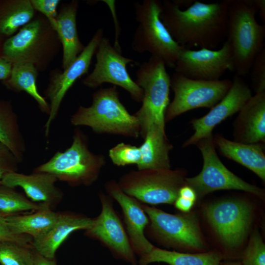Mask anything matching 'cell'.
Wrapping results in <instances>:
<instances>
[{
    "mask_svg": "<svg viewBox=\"0 0 265 265\" xmlns=\"http://www.w3.org/2000/svg\"><path fill=\"white\" fill-rule=\"evenodd\" d=\"M229 4V0L208 3L194 0L182 10L172 0H164L160 18L180 46L213 50L226 37Z\"/></svg>",
    "mask_w": 265,
    "mask_h": 265,
    "instance_id": "cell-1",
    "label": "cell"
},
{
    "mask_svg": "<svg viewBox=\"0 0 265 265\" xmlns=\"http://www.w3.org/2000/svg\"><path fill=\"white\" fill-rule=\"evenodd\" d=\"M257 12L253 0H229L226 40L232 52L233 72L240 77L249 73L265 48V26L258 23Z\"/></svg>",
    "mask_w": 265,
    "mask_h": 265,
    "instance_id": "cell-2",
    "label": "cell"
},
{
    "mask_svg": "<svg viewBox=\"0 0 265 265\" xmlns=\"http://www.w3.org/2000/svg\"><path fill=\"white\" fill-rule=\"evenodd\" d=\"M74 126H87L97 134H110L137 138L140 127L136 118L131 114L119 99L116 86L101 88L92 95L88 107L80 106L71 116Z\"/></svg>",
    "mask_w": 265,
    "mask_h": 265,
    "instance_id": "cell-3",
    "label": "cell"
},
{
    "mask_svg": "<svg viewBox=\"0 0 265 265\" xmlns=\"http://www.w3.org/2000/svg\"><path fill=\"white\" fill-rule=\"evenodd\" d=\"M106 162L103 154L90 150L88 136L77 128L74 130L71 146L64 151H57L33 172L51 174L58 181L72 186H90L98 179Z\"/></svg>",
    "mask_w": 265,
    "mask_h": 265,
    "instance_id": "cell-4",
    "label": "cell"
},
{
    "mask_svg": "<svg viewBox=\"0 0 265 265\" xmlns=\"http://www.w3.org/2000/svg\"><path fill=\"white\" fill-rule=\"evenodd\" d=\"M60 44L57 32L41 15L5 40L0 54L12 64L30 63L43 71L58 53Z\"/></svg>",
    "mask_w": 265,
    "mask_h": 265,
    "instance_id": "cell-5",
    "label": "cell"
},
{
    "mask_svg": "<svg viewBox=\"0 0 265 265\" xmlns=\"http://www.w3.org/2000/svg\"><path fill=\"white\" fill-rule=\"evenodd\" d=\"M136 83L143 90L142 105L133 115L144 138L149 129L155 126L165 129V114L169 104L170 77L163 60L151 55L136 72Z\"/></svg>",
    "mask_w": 265,
    "mask_h": 265,
    "instance_id": "cell-6",
    "label": "cell"
},
{
    "mask_svg": "<svg viewBox=\"0 0 265 265\" xmlns=\"http://www.w3.org/2000/svg\"><path fill=\"white\" fill-rule=\"evenodd\" d=\"M134 7L138 24L132 40L133 50L139 53L148 52L174 69L184 47L174 40L160 19L162 2L144 0L142 3H135Z\"/></svg>",
    "mask_w": 265,
    "mask_h": 265,
    "instance_id": "cell-7",
    "label": "cell"
},
{
    "mask_svg": "<svg viewBox=\"0 0 265 265\" xmlns=\"http://www.w3.org/2000/svg\"><path fill=\"white\" fill-rule=\"evenodd\" d=\"M186 178L181 169H137L124 174L117 183L125 193L143 203L172 204Z\"/></svg>",
    "mask_w": 265,
    "mask_h": 265,
    "instance_id": "cell-8",
    "label": "cell"
},
{
    "mask_svg": "<svg viewBox=\"0 0 265 265\" xmlns=\"http://www.w3.org/2000/svg\"><path fill=\"white\" fill-rule=\"evenodd\" d=\"M149 223L150 236L163 245L191 253L208 251L196 216L173 214L142 204Z\"/></svg>",
    "mask_w": 265,
    "mask_h": 265,
    "instance_id": "cell-9",
    "label": "cell"
},
{
    "mask_svg": "<svg viewBox=\"0 0 265 265\" xmlns=\"http://www.w3.org/2000/svg\"><path fill=\"white\" fill-rule=\"evenodd\" d=\"M203 157V165L197 175L186 178V185L195 191L197 197L219 190L244 191L261 197L264 191L250 184L230 171L219 159L213 141V135L200 140L196 144Z\"/></svg>",
    "mask_w": 265,
    "mask_h": 265,
    "instance_id": "cell-10",
    "label": "cell"
},
{
    "mask_svg": "<svg viewBox=\"0 0 265 265\" xmlns=\"http://www.w3.org/2000/svg\"><path fill=\"white\" fill-rule=\"evenodd\" d=\"M232 82L229 79L193 80L175 72L170 77V88L174 96L166 109L165 122L190 110L201 107L211 109L225 96Z\"/></svg>",
    "mask_w": 265,
    "mask_h": 265,
    "instance_id": "cell-11",
    "label": "cell"
},
{
    "mask_svg": "<svg viewBox=\"0 0 265 265\" xmlns=\"http://www.w3.org/2000/svg\"><path fill=\"white\" fill-rule=\"evenodd\" d=\"M205 214L223 242L225 251L223 259L239 257L237 250L241 245L251 222L249 206L238 200H222L209 205Z\"/></svg>",
    "mask_w": 265,
    "mask_h": 265,
    "instance_id": "cell-12",
    "label": "cell"
},
{
    "mask_svg": "<svg viewBox=\"0 0 265 265\" xmlns=\"http://www.w3.org/2000/svg\"><path fill=\"white\" fill-rule=\"evenodd\" d=\"M95 55L96 63L94 68L82 80V84L90 88L95 89L104 83H109L127 91L135 102H141L143 90L132 79L127 70V64L133 60L123 56L121 52L113 46L108 38L104 37L98 47Z\"/></svg>",
    "mask_w": 265,
    "mask_h": 265,
    "instance_id": "cell-13",
    "label": "cell"
},
{
    "mask_svg": "<svg viewBox=\"0 0 265 265\" xmlns=\"http://www.w3.org/2000/svg\"><path fill=\"white\" fill-rule=\"evenodd\" d=\"M173 69L191 79L218 80L227 70L233 72L231 48L227 40L217 50L206 48L193 50L183 47Z\"/></svg>",
    "mask_w": 265,
    "mask_h": 265,
    "instance_id": "cell-14",
    "label": "cell"
},
{
    "mask_svg": "<svg viewBox=\"0 0 265 265\" xmlns=\"http://www.w3.org/2000/svg\"><path fill=\"white\" fill-rule=\"evenodd\" d=\"M103 35V29H98L83 51L67 68L63 72L55 71L52 73L44 93L45 97L50 101V112L44 125L46 137L49 135L52 124L57 116L67 91L79 78L88 73L92 57Z\"/></svg>",
    "mask_w": 265,
    "mask_h": 265,
    "instance_id": "cell-15",
    "label": "cell"
},
{
    "mask_svg": "<svg viewBox=\"0 0 265 265\" xmlns=\"http://www.w3.org/2000/svg\"><path fill=\"white\" fill-rule=\"evenodd\" d=\"M232 81L229 90L220 101L204 116L191 120L194 132L183 143V147L196 145L200 140L212 135L216 126L238 112L252 97L251 89L241 77L235 75Z\"/></svg>",
    "mask_w": 265,
    "mask_h": 265,
    "instance_id": "cell-16",
    "label": "cell"
},
{
    "mask_svg": "<svg viewBox=\"0 0 265 265\" xmlns=\"http://www.w3.org/2000/svg\"><path fill=\"white\" fill-rule=\"evenodd\" d=\"M102 204L100 214L93 218L86 234L95 238L113 253L135 265L134 251L123 224L114 210L111 198L102 192L99 194Z\"/></svg>",
    "mask_w": 265,
    "mask_h": 265,
    "instance_id": "cell-17",
    "label": "cell"
},
{
    "mask_svg": "<svg viewBox=\"0 0 265 265\" xmlns=\"http://www.w3.org/2000/svg\"><path fill=\"white\" fill-rule=\"evenodd\" d=\"M106 193L115 200L123 211L127 235L134 251L141 256L149 253L155 246L145 235L149 223V218L142 204L134 198L125 193L114 180L105 184Z\"/></svg>",
    "mask_w": 265,
    "mask_h": 265,
    "instance_id": "cell-18",
    "label": "cell"
},
{
    "mask_svg": "<svg viewBox=\"0 0 265 265\" xmlns=\"http://www.w3.org/2000/svg\"><path fill=\"white\" fill-rule=\"evenodd\" d=\"M58 180L53 175L44 172L24 174L16 172L4 176L1 185L21 188L31 201L52 207L59 203L63 197L62 191L55 185Z\"/></svg>",
    "mask_w": 265,
    "mask_h": 265,
    "instance_id": "cell-19",
    "label": "cell"
},
{
    "mask_svg": "<svg viewBox=\"0 0 265 265\" xmlns=\"http://www.w3.org/2000/svg\"><path fill=\"white\" fill-rule=\"evenodd\" d=\"M233 124L235 141L265 143V92L256 93L238 112Z\"/></svg>",
    "mask_w": 265,
    "mask_h": 265,
    "instance_id": "cell-20",
    "label": "cell"
},
{
    "mask_svg": "<svg viewBox=\"0 0 265 265\" xmlns=\"http://www.w3.org/2000/svg\"><path fill=\"white\" fill-rule=\"evenodd\" d=\"M93 221V218L80 214L60 213L55 223L45 235L32 240L31 246L43 257L54 259L58 248L71 233L79 230H88Z\"/></svg>",
    "mask_w": 265,
    "mask_h": 265,
    "instance_id": "cell-21",
    "label": "cell"
},
{
    "mask_svg": "<svg viewBox=\"0 0 265 265\" xmlns=\"http://www.w3.org/2000/svg\"><path fill=\"white\" fill-rule=\"evenodd\" d=\"M215 148L224 157L249 169L265 181L264 144H245L226 139L220 134L213 136Z\"/></svg>",
    "mask_w": 265,
    "mask_h": 265,
    "instance_id": "cell-22",
    "label": "cell"
},
{
    "mask_svg": "<svg viewBox=\"0 0 265 265\" xmlns=\"http://www.w3.org/2000/svg\"><path fill=\"white\" fill-rule=\"evenodd\" d=\"M79 1L62 5L56 18L57 33L63 49L62 68H67L83 51L85 46L79 39L77 27Z\"/></svg>",
    "mask_w": 265,
    "mask_h": 265,
    "instance_id": "cell-23",
    "label": "cell"
},
{
    "mask_svg": "<svg viewBox=\"0 0 265 265\" xmlns=\"http://www.w3.org/2000/svg\"><path fill=\"white\" fill-rule=\"evenodd\" d=\"M144 142L139 147L140 160L137 169H169V154L173 145L169 142L165 129L153 126L148 130Z\"/></svg>",
    "mask_w": 265,
    "mask_h": 265,
    "instance_id": "cell-24",
    "label": "cell"
},
{
    "mask_svg": "<svg viewBox=\"0 0 265 265\" xmlns=\"http://www.w3.org/2000/svg\"><path fill=\"white\" fill-rule=\"evenodd\" d=\"M60 213L54 212L46 205L33 212L7 215V224L14 234L28 236L32 239L45 235L57 220Z\"/></svg>",
    "mask_w": 265,
    "mask_h": 265,
    "instance_id": "cell-25",
    "label": "cell"
},
{
    "mask_svg": "<svg viewBox=\"0 0 265 265\" xmlns=\"http://www.w3.org/2000/svg\"><path fill=\"white\" fill-rule=\"evenodd\" d=\"M223 256L219 251L200 253L168 251L155 247L149 253L141 256L139 265L163 262L169 265H220Z\"/></svg>",
    "mask_w": 265,
    "mask_h": 265,
    "instance_id": "cell-26",
    "label": "cell"
},
{
    "mask_svg": "<svg viewBox=\"0 0 265 265\" xmlns=\"http://www.w3.org/2000/svg\"><path fill=\"white\" fill-rule=\"evenodd\" d=\"M0 142L6 146L21 163L26 146L18 116L11 101L0 100Z\"/></svg>",
    "mask_w": 265,
    "mask_h": 265,
    "instance_id": "cell-27",
    "label": "cell"
},
{
    "mask_svg": "<svg viewBox=\"0 0 265 265\" xmlns=\"http://www.w3.org/2000/svg\"><path fill=\"white\" fill-rule=\"evenodd\" d=\"M30 0H0V41L2 43L34 16Z\"/></svg>",
    "mask_w": 265,
    "mask_h": 265,
    "instance_id": "cell-28",
    "label": "cell"
},
{
    "mask_svg": "<svg viewBox=\"0 0 265 265\" xmlns=\"http://www.w3.org/2000/svg\"><path fill=\"white\" fill-rule=\"evenodd\" d=\"M37 75L38 70L32 64L13 63L10 76L2 83L6 89L12 91L26 92L35 100L41 111L49 115L50 105L39 93L36 85Z\"/></svg>",
    "mask_w": 265,
    "mask_h": 265,
    "instance_id": "cell-29",
    "label": "cell"
},
{
    "mask_svg": "<svg viewBox=\"0 0 265 265\" xmlns=\"http://www.w3.org/2000/svg\"><path fill=\"white\" fill-rule=\"evenodd\" d=\"M14 188L0 185V213L6 215L20 214L36 211L44 205L31 201Z\"/></svg>",
    "mask_w": 265,
    "mask_h": 265,
    "instance_id": "cell-30",
    "label": "cell"
},
{
    "mask_svg": "<svg viewBox=\"0 0 265 265\" xmlns=\"http://www.w3.org/2000/svg\"><path fill=\"white\" fill-rule=\"evenodd\" d=\"M35 255L31 244L0 241V265H35Z\"/></svg>",
    "mask_w": 265,
    "mask_h": 265,
    "instance_id": "cell-31",
    "label": "cell"
},
{
    "mask_svg": "<svg viewBox=\"0 0 265 265\" xmlns=\"http://www.w3.org/2000/svg\"><path fill=\"white\" fill-rule=\"evenodd\" d=\"M108 156L112 162L118 166L137 165L141 159L139 147L124 142L112 147L109 150Z\"/></svg>",
    "mask_w": 265,
    "mask_h": 265,
    "instance_id": "cell-32",
    "label": "cell"
},
{
    "mask_svg": "<svg viewBox=\"0 0 265 265\" xmlns=\"http://www.w3.org/2000/svg\"><path fill=\"white\" fill-rule=\"evenodd\" d=\"M242 265H265V245L258 232H254L240 255Z\"/></svg>",
    "mask_w": 265,
    "mask_h": 265,
    "instance_id": "cell-33",
    "label": "cell"
},
{
    "mask_svg": "<svg viewBox=\"0 0 265 265\" xmlns=\"http://www.w3.org/2000/svg\"><path fill=\"white\" fill-rule=\"evenodd\" d=\"M249 73L256 93L265 92V48L254 59Z\"/></svg>",
    "mask_w": 265,
    "mask_h": 265,
    "instance_id": "cell-34",
    "label": "cell"
},
{
    "mask_svg": "<svg viewBox=\"0 0 265 265\" xmlns=\"http://www.w3.org/2000/svg\"><path fill=\"white\" fill-rule=\"evenodd\" d=\"M60 1L59 0H30L33 9L43 15L55 31L58 15L57 7Z\"/></svg>",
    "mask_w": 265,
    "mask_h": 265,
    "instance_id": "cell-35",
    "label": "cell"
},
{
    "mask_svg": "<svg viewBox=\"0 0 265 265\" xmlns=\"http://www.w3.org/2000/svg\"><path fill=\"white\" fill-rule=\"evenodd\" d=\"M19 164L11 151L0 142V185L5 175L18 171Z\"/></svg>",
    "mask_w": 265,
    "mask_h": 265,
    "instance_id": "cell-36",
    "label": "cell"
},
{
    "mask_svg": "<svg viewBox=\"0 0 265 265\" xmlns=\"http://www.w3.org/2000/svg\"><path fill=\"white\" fill-rule=\"evenodd\" d=\"M6 216L0 213V241H12L25 244H31L32 238L28 236L17 235L11 231L7 224Z\"/></svg>",
    "mask_w": 265,
    "mask_h": 265,
    "instance_id": "cell-37",
    "label": "cell"
},
{
    "mask_svg": "<svg viewBox=\"0 0 265 265\" xmlns=\"http://www.w3.org/2000/svg\"><path fill=\"white\" fill-rule=\"evenodd\" d=\"M12 63L0 54V80L3 81L10 76Z\"/></svg>",
    "mask_w": 265,
    "mask_h": 265,
    "instance_id": "cell-38",
    "label": "cell"
},
{
    "mask_svg": "<svg viewBox=\"0 0 265 265\" xmlns=\"http://www.w3.org/2000/svg\"><path fill=\"white\" fill-rule=\"evenodd\" d=\"M195 202L178 196L174 202L177 209L183 212H188L193 207Z\"/></svg>",
    "mask_w": 265,
    "mask_h": 265,
    "instance_id": "cell-39",
    "label": "cell"
},
{
    "mask_svg": "<svg viewBox=\"0 0 265 265\" xmlns=\"http://www.w3.org/2000/svg\"><path fill=\"white\" fill-rule=\"evenodd\" d=\"M179 196L195 202L197 197L195 191L188 186L181 187L179 192Z\"/></svg>",
    "mask_w": 265,
    "mask_h": 265,
    "instance_id": "cell-40",
    "label": "cell"
},
{
    "mask_svg": "<svg viewBox=\"0 0 265 265\" xmlns=\"http://www.w3.org/2000/svg\"><path fill=\"white\" fill-rule=\"evenodd\" d=\"M253 3L259 11V15L262 22H265V0H253Z\"/></svg>",
    "mask_w": 265,
    "mask_h": 265,
    "instance_id": "cell-41",
    "label": "cell"
},
{
    "mask_svg": "<svg viewBox=\"0 0 265 265\" xmlns=\"http://www.w3.org/2000/svg\"><path fill=\"white\" fill-rule=\"evenodd\" d=\"M35 265H56L53 259H48L36 252Z\"/></svg>",
    "mask_w": 265,
    "mask_h": 265,
    "instance_id": "cell-42",
    "label": "cell"
},
{
    "mask_svg": "<svg viewBox=\"0 0 265 265\" xmlns=\"http://www.w3.org/2000/svg\"><path fill=\"white\" fill-rule=\"evenodd\" d=\"M172 1L180 8L185 6L186 8L193 4V0H172Z\"/></svg>",
    "mask_w": 265,
    "mask_h": 265,
    "instance_id": "cell-43",
    "label": "cell"
},
{
    "mask_svg": "<svg viewBox=\"0 0 265 265\" xmlns=\"http://www.w3.org/2000/svg\"><path fill=\"white\" fill-rule=\"evenodd\" d=\"M220 265H242L240 262L229 261L221 262Z\"/></svg>",
    "mask_w": 265,
    "mask_h": 265,
    "instance_id": "cell-44",
    "label": "cell"
},
{
    "mask_svg": "<svg viewBox=\"0 0 265 265\" xmlns=\"http://www.w3.org/2000/svg\"><path fill=\"white\" fill-rule=\"evenodd\" d=\"M2 43H3L1 41H0V50L1 49V47Z\"/></svg>",
    "mask_w": 265,
    "mask_h": 265,
    "instance_id": "cell-45",
    "label": "cell"
}]
</instances>
